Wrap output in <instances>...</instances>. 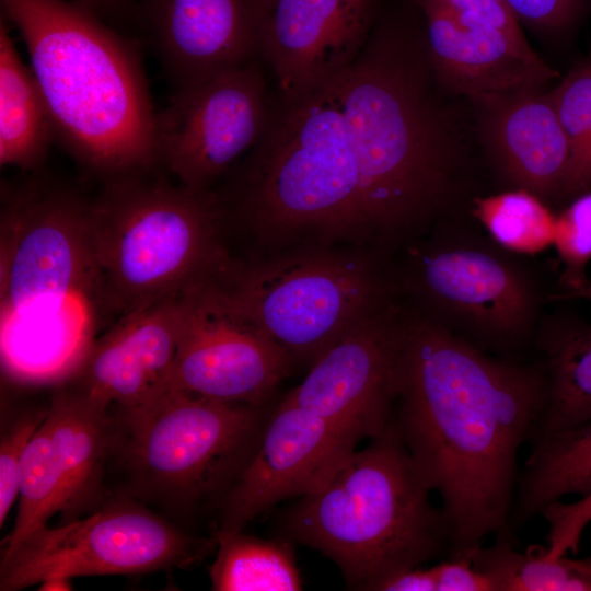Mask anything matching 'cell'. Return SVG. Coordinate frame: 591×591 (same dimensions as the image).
<instances>
[{
  "instance_id": "obj_1",
  "label": "cell",
  "mask_w": 591,
  "mask_h": 591,
  "mask_svg": "<svg viewBox=\"0 0 591 591\" xmlns=\"http://www.w3.org/2000/svg\"><path fill=\"white\" fill-rule=\"evenodd\" d=\"M546 399L542 362L493 357L421 311L403 314L392 422L441 498L449 557L508 528L519 450Z\"/></svg>"
},
{
  "instance_id": "obj_2",
  "label": "cell",
  "mask_w": 591,
  "mask_h": 591,
  "mask_svg": "<svg viewBox=\"0 0 591 591\" xmlns=\"http://www.w3.org/2000/svg\"><path fill=\"white\" fill-rule=\"evenodd\" d=\"M432 78L425 38L399 31L369 37L338 76L375 250L424 225L451 193L456 143Z\"/></svg>"
},
{
  "instance_id": "obj_3",
  "label": "cell",
  "mask_w": 591,
  "mask_h": 591,
  "mask_svg": "<svg viewBox=\"0 0 591 591\" xmlns=\"http://www.w3.org/2000/svg\"><path fill=\"white\" fill-rule=\"evenodd\" d=\"M0 1L26 46L55 141L104 178L155 170L157 112L136 44L76 0Z\"/></svg>"
},
{
  "instance_id": "obj_4",
  "label": "cell",
  "mask_w": 591,
  "mask_h": 591,
  "mask_svg": "<svg viewBox=\"0 0 591 591\" xmlns=\"http://www.w3.org/2000/svg\"><path fill=\"white\" fill-rule=\"evenodd\" d=\"M338 76L281 96L242 170L234 210L267 252L303 244L374 251Z\"/></svg>"
},
{
  "instance_id": "obj_5",
  "label": "cell",
  "mask_w": 591,
  "mask_h": 591,
  "mask_svg": "<svg viewBox=\"0 0 591 591\" xmlns=\"http://www.w3.org/2000/svg\"><path fill=\"white\" fill-rule=\"evenodd\" d=\"M431 491L391 419L288 510L286 535L331 558L350 589L374 590L393 573L449 557V524Z\"/></svg>"
},
{
  "instance_id": "obj_6",
  "label": "cell",
  "mask_w": 591,
  "mask_h": 591,
  "mask_svg": "<svg viewBox=\"0 0 591 591\" xmlns=\"http://www.w3.org/2000/svg\"><path fill=\"white\" fill-rule=\"evenodd\" d=\"M155 171L105 178L89 206L100 300L119 316L210 281L232 260L223 200Z\"/></svg>"
},
{
  "instance_id": "obj_7",
  "label": "cell",
  "mask_w": 591,
  "mask_h": 591,
  "mask_svg": "<svg viewBox=\"0 0 591 591\" xmlns=\"http://www.w3.org/2000/svg\"><path fill=\"white\" fill-rule=\"evenodd\" d=\"M266 405L211 399L169 390L154 401L111 414V453L124 490L177 519L216 508L255 452Z\"/></svg>"
},
{
  "instance_id": "obj_8",
  "label": "cell",
  "mask_w": 591,
  "mask_h": 591,
  "mask_svg": "<svg viewBox=\"0 0 591 591\" xmlns=\"http://www.w3.org/2000/svg\"><path fill=\"white\" fill-rule=\"evenodd\" d=\"M215 282L294 363L310 364L393 294L376 253L348 245L303 244L232 259Z\"/></svg>"
},
{
  "instance_id": "obj_9",
  "label": "cell",
  "mask_w": 591,
  "mask_h": 591,
  "mask_svg": "<svg viewBox=\"0 0 591 591\" xmlns=\"http://www.w3.org/2000/svg\"><path fill=\"white\" fill-rule=\"evenodd\" d=\"M91 199L72 188L30 178L4 190L1 210V333H58L74 294L100 302L88 235Z\"/></svg>"
},
{
  "instance_id": "obj_10",
  "label": "cell",
  "mask_w": 591,
  "mask_h": 591,
  "mask_svg": "<svg viewBox=\"0 0 591 591\" xmlns=\"http://www.w3.org/2000/svg\"><path fill=\"white\" fill-rule=\"evenodd\" d=\"M217 546L213 535L188 533L118 494L83 518L56 528L39 526L3 551L0 590L16 591L53 579L186 569Z\"/></svg>"
},
{
  "instance_id": "obj_11",
  "label": "cell",
  "mask_w": 591,
  "mask_h": 591,
  "mask_svg": "<svg viewBox=\"0 0 591 591\" xmlns=\"http://www.w3.org/2000/svg\"><path fill=\"white\" fill-rule=\"evenodd\" d=\"M408 260L405 286L426 315L455 323L479 348L508 349L530 335L536 289L506 253L476 242L429 243Z\"/></svg>"
},
{
  "instance_id": "obj_12",
  "label": "cell",
  "mask_w": 591,
  "mask_h": 591,
  "mask_svg": "<svg viewBox=\"0 0 591 591\" xmlns=\"http://www.w3.org/2000/svg\"><path fill=\"white\" fill-rule=\"evenodd\" d=\"M269 114L254 60L177 85L155 115L158 165L186 187L209 189L257 143Z\"/></svg>"
},
{
  "instance_id": "obj_13",
  "label": "cell",
  "mask_w": 591,
  "mask_h": 591,
  "mask_svg": "<svg viewBox=\"0 0 591 591\" xmlns=\"http://www.w3.org/2000/svg\"><path fill=\"white\" fill-rule=\"evenodd\" d=\"M294 362L225 300L215 279L185 292L170 389L266 405Z\"/></svg>"
},
{
  "instance_id": "obj_14",
  "label": "cell",
  "mask_w": 591,
  "mask_h": 591,
  "mask_svg": "<svg viewBox=\"0 0 591 591\" xmlns=\"http://www.w3.org/2000/svg\"><path fill=\"white\" fill-rule=\"evenodd\" d=\"M367 438L358 428L309 413L283 399L219 510L212 535L242 532L283 499L321 490Z\"/></svg>"
},
{
  "instance_id": "obj_15",
  "label": "cell",
  "mask_w": 591,
  "mask_h": 591,
  "mask_svg": "<svg viewBox=\"0 0 591 591\" xmlns=\"http://www.w3.org/2000/svg\"><path fill=\"white\" fill-rule=\"evenodd\" d=\"M402 316L391 304L366 317L312 364L305 379L282 398L309 413L382 433L393 417Z\"/></svg>"
},
{
  "instance_id": "obj_16",
  "label": "cell",
  "mask_w": 591,
  "mask_h": 591,
  "mask_svg": "<svg viewBox=\"0 0 591 591\" xmlns=\"http://www.w3.org/2000/svg\"><path fill=\"white\" fill-rule=\"evenodd\" d=\"M257 51L281 96H300L335 79L369 39L372 0H252Z\"/></svg>"
},
{
  "instance_id": "obj_17",
  "label": "cell",
  "mask_w": 591,
  "mask_h": 591,
  "mask_svg": "<svg viewBox=\"0 0 591 591\" xmlns=\"http://www.w3.org/2000/svg\"><path fill=\"white\" fill-rule=\"evenodd\" d=\"M184 309L185 292L119 316L61 384L106 407L154 401L170 389Z\"/></svg>"
},
{
  "instance_id": "obj_18",
  "label": "cell",
  "mask_w": 591,
  "mask_h": 591,
  "mask_svg": "<svg viewBox=\"0 0 591 591\" xmlns=\"http://www.w3.org/2000/svg\"><path fill=\"white\" fill-rule=\"evenodd\" d=\"M144 16L176 86L244 65L257 53L252 0H144Z\"/></svg>"
},
{
  "instance_id": "obj_19",
  "label": "cell",
  "mask_w": 591,
  "mask_h": 591,
  "mask_svg": "<svg viewBox=\"0 0 591 591\" xmlns=\"http://www.w3.org/2000/svg\"><path fill=\"white\" fill-rule=\"evenodd\" d=\"M425 43L439 83L472 100L541 86L557 77L538 56H529L502 33L463 23L433 0H418Z\"/></svg>"
},
{
  "instance_id": "obj_20",
  "label": "cell",
  "mask_w": 591,
  "mask_h": 591,
  "mask_svg": "<svg viewBox=\"0 0 591 591\" xmlns=\"http://www.w3.org/2000/svg\"><path fill=\"white\" fill-rule=\"evenodd\" d=\"M473 101L485 109V136L507 177L541 198L563 194L570 149L551 93L533 86Z\"/></svg>"
},
{
  "instance_id": "obj_21",
  "label": "cell",
  "mask_w": 591,
  "mask_h": 591,
  "mask_svg": "<svg viewBox=\"0 0 591 591\" xmlns=\"http://www.w3.org/2000/svg\"><path fill=\"white\" fill-rule=\"evenodd\" d=\"M56 460L61 477L60 524L83 518L108 499L104 485L111 453V413L66 384L48 404Z\"/></svg>"
},
{
  "instance_id": "obj_22",
  "label": "cell",
  "mask_w": 591,
  "mask_h": 591,
  "mask_svg": "<svg viewBox=\"0 0 591 591\" xmlns=\"http://www.w3.org/2000/svg\"><path fill=\"white\" fill-rule=\"evenodd\" d=\"M530 447L508 520L513 533L546 506L591 491V420L541 437Z\"/></svg>"
},
{
  "instance_id": "obj_23",
  "label": "cell",
  "mask_w": 591,
  "mask_h": 591,
  "mask_svg": "<svg viewBox=\"0 0 591 591\" xmlns=\"http://www.w3.org/2000/svg\"><path fill=\"white\" fill-rule=\"evenodd\" d=\"M547 379V399L529 441L591 420V324L556 317L538 337Z\"/></svg>"
},
{
  "instance_id": "obj_24",
  "label": "cell",
  "mask_w": 591,
  "mask_h": 591,
  "mask_svg": "<svg viewBox=\"0 0 591 591\" xmlns=\"http://www.w3.org/2000/svg\"><path fill=\"white\" fill-rule=\"evenodd\" d=\"M54 139L50 117L28 66L0 23V164L37 172Z\"/></svg>"
},
{
  "instance_id": "obj_25",
  "label": "cell",
  "mask_w": 591,
  "mask_h": 591,
  "mask_svg": "<svg viewBox=\"0 0 591 591\" xmlns=\"http://www.w3.org/2000/svg\"><path fill=\"white\" fill-rule=\"evenodd\" d=\"M509 528L496 534L493 545L475 547L462 555L484 573L495 591H591V578L573 568L569 557H546L547 547H514ZM454 557V556H453Z\"/></svg>"
},
{
  "instance_id": "obj_26",
  "label": "cell",
  "mask_w": 591,
  "mask_h": 591,
  "mask_svg": "<svg viewBox=\"0 0 591 591\" xmlns=\"http://www.w3.org/2000/svg\"><path fill=\"white\" fill-rule=\"evenodd\" d=\"M209 568L215 591H298L301 578L287 541H268L242 532L216 537Z\"/></svg>"
},
{
  "instance_id": "obj_27",
  "label": "cell",
  "mask_w": 591,
  "mask_h": 591,
  "mask_svg": "<svg viewBox=\"0 0 591 591\" xmlns=\"http://www.w3.org/2000/svg\"><path fill=\"white\" fill-rule=\"evenodd\" d=\"M473 215L507 252L534 255L554 243L556 217L529 190L518 188L476 198Z\"/></svg>"
},
{
  "instance_id": "obj_28",
  "label": "cell",
  "mask_w": 591,
  "mask_h": 591,
  "mask_svg": "<svg viewBox=\"0 0 591 591\" xmlns=\"http://www.w3.org/2000/svg\"><path fill=\"white\" fill-rule=\"evenodd\" d=\"M60 497L61 477L50 426L45 418L22 456L18 514L13 530L3 541V551L14 547L35 529L46 525L59 512Z\"/></svg>"
},
{
  "instance_id": "obj_29",
  "label": "cell",
  "mask_w": 591,
  "mask_h": 591,
  "mask_svg": "<svg viewBox=\"0 0 591 591\" xmlns=\"http://www.w3.org/2000/svg\"><path fill=\"white\" fill-rule=\"evenodd\" d=\"M549 93L570 149L563 189L567 195L583 162L591 132V56L571 69Z\"/></svg>"
},
{
  "instance_id": "obj_30",
  "label": "cell",
  "mask_w": 591,
  "mask_h": 591,
  "mask_svg": "<svg viewBox=\"0 0 591 591\" xmlns=\"http://www.w3.org/2000/svg\"><path fill=\"white\" fill-rule=\"evenodd\" d=\"M553 245L564 265L563 291L578 288L588 280L586 268L591 260V190L573 200L556 217Z\"/></svg>"
},
{
  "instance_id": "obj_31",
  "label": "cell",
  "mask_w": 591,
  "mask_h": 591,
  "mask_svg": "<svg viewBox=\"0 0 591 591\" xmlns=\"http://www.w3.org/2000/svg\"><path fill=\"white\" fill-rule=\"evenodd\" d=\"M46 408L21 414L1 436L0 442V526L19 496V471L24 450L45 420Z\"/></svg>"
},
{
  "instance_id": "obj_32",
  "label": "cell",
  "mask_w": 591,
  "mask_h": 591,
  "mask_svg": "<svg viewBox=\"0 0 591 591\" xmlns=\"http://www.w3.org/2000/svg\"><path fill=\"white\" fill-rule=\"evenodd\" d=\"M547 522L546 557L555 559L579 551L583 530L591 522V491L573 502L555 501L541 514Z\"/></svg>"
},
{
  "instance_id": "obj_33",
  "label": "cell",
  "mask_w": 591,
  "mask_h": 591,
  "mask_svg": "<svg viewBox=\"0 0 591 591\" xmlns=\"http://www.w3.org/2000/svg\"><path fill=\"white\" fill-rule=\"evenodd\" d=\"M463 23L491 28L507 36L529 56L537 55L505 0H433Z\"/></svg>"
},
{
  "instance_id": "obj_34",
  "label": "cell",
  "mask_w": 591,
  "mask_h": 591,
  "mask_svg": "<svg viewBox=\"0 0 591 591\" xmlns=\"http://www.w3.org/2000/svg\"><path fill=\"white\" fill-rule=\"evenodd\" d=\"M519 23L541 32L566 30L577 19L583 0H505Z\"/></svg>"
},
{
  "instance_id": "obj_35",
  "label": "cell",
  "mask_w": 591,
  "mask_h": 591,
  "mask_svg": "<svg viewBox=\"0 0 591 591\" xmlns=\"http://www.w3.org/2000/svg\"><path fill=\"white\" fill-rule=\"evenodd\" d=\"M430 568L436 591H495L493 582L465 556L449 557Z\"/></svg>"
},
{
  "instance_id": "obj_36",
  "label": "cell",
  "mask_w": 591,
  "mask_h": 591,
  "mask_svg": "<svg viewBox=\"0 0 591 591\" xmlns=\"http://www.w3.org/2000/svg\"><path fill=\"white\" fill-rule=\"evenodd\" d=\"M374 591H436V581L431 568L417 567L391 575Z\"/></svg>"
},
{
  "instance_id": "obj_37",
  "label": "cell",
  "mask_w": 591,
  "mask_h": 591,
  "mask_svg": "<svg viewBox=\"0 0 591 591\" xmlns=\"http://www.w3.org/2000/svg\"><path fill=\"white\" fill-rule=\"evenodd\" d=\"M591 188V132L583 162L573 178L567 195H575Z\"/></svg>"
},
{
  "instance_id": "obj_38",
  "label": "cell",
  "mask_w": 591,
  "mask_h": 591,
  "mask_svg": "<svg viewBox=\"0 0 591 591\" xmlns=\"http://www.w3.org/2000/svg\"><path fill=\"white\" fill-rule=\"evenodd\" d=\"M575 299H584L591 300V280H587L581 286L576 289L561 291L558 293L551 294L549 300L553 301H563V300H575Z\"/></svg>"
},
{
  "instance_id": "obj_39",
  "label": "cell",
  "mask_w": 591,
  "mask_h": 591,
  "mask_svg": "<svg viewBox=\"0 0 591 591\" xmlns=\"http://www.w3.org/2000/svg\"><path fill=\"white\" fill-rule=\"evenodd\" d=\"M76 1L88 7L95 13L119 9L124 4V0H76Z\"/></svg>"
},
{
  "instance_id": "obj_40",
  "label": "cell",
  "mask_w": 591,
  "mask_h": 591,
  "mask_svg": "<svg viewBox=\"0 0 591 591\" xmlns=\"http://www.w3.org/2000/svg\"><path fill=\"white\" fill-rule=\"evenodd\" d=\"M38 590H49V591H59V590H71L72 586L69 579H53L47 580L38 584Z\"/></svg>"
},
{
  "instance_id": "obj_41",
  "label": "cell",
  "mask_w": 591,
  "mask_h": 591,
  "mask_svg": "<svg viewBox=\"0 0 591 591\" xmlns=\"http://www.w3.org/2000/svg\"><path fill=\"white\" fill-rule=\"evenodd\" d=\"M569 560L577 570L591 578V554L582 558H569Z\"/></svg>"
},
{
  "instance_id": "obj_42",
  "label": "cell",
  "mask_w": 591,
  "mask_h": 591,
  "mask_svg": "<svg viewBox=\"0 0 591 591\" xmlns=\"http://www.w3.org/2000/svg\"><path fill=\"white\" fill-rule=\"evenodd\" d=\"M58 327H59V326H58ZM51 333H53V332H51ZM48 334H49V333H48ZM53 334H54V333H53ZM60 334H61V333H60ZM34 335H35V334H34ZM54 335H55V334H54ZM55 336H56V335H55ZM56 337H58L59 339H62L63 335H61V336H56ZM48 338H50V337H48ZM45 340H46V339H40V344H44Z\"/></svg>"
}]
</instances>
